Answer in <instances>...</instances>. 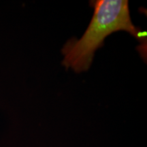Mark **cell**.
Masks as SVG:
<instances>
[{
	"mask_svg": "<svg viewBox=\"0 0 147 147\" xmlns=\"http://www.w3.org/2000/svg\"><path fill=\"white\" fill-rule=\"evenodd\" d=\"M94 9L87 30L80 39L72 38L65 44L61 53L62 64L75 72L87 71L91 67L95 51L104 45L110 34L126 31L140 42L146 40V32H142L132 23L127 0L91 1Z\"/></svg>",
	"mask_w": 147,
	"mask_h": 147,
	"instance_id": "6da1fadb",
	"label": "cell"
}]
</instances>
